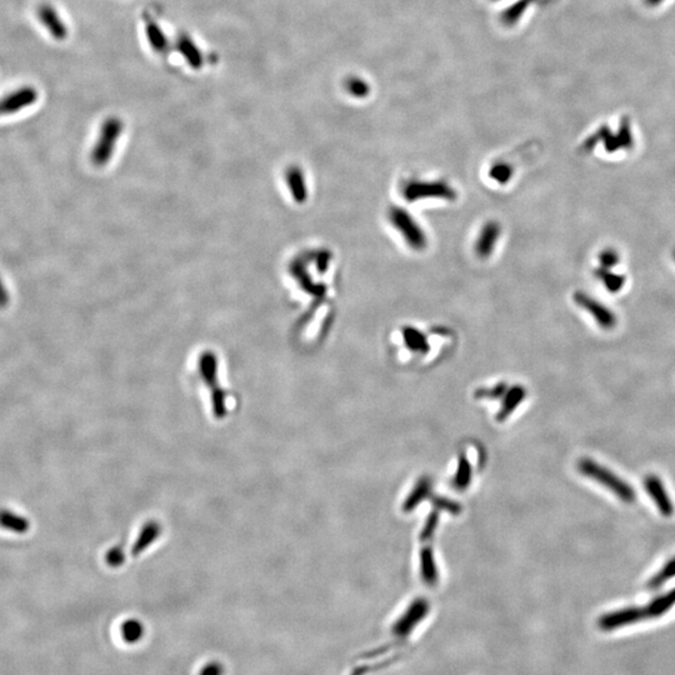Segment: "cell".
Segmentation results:
<instances>
[{
	"label": "cell",
	"mask_w": 675,
	"mask_h": 675,
	"mask_svg": "<svg viewBox=\"0 0 675 675\" xmlns=\"http://www.w3.org/2000/svg\"><path fill=\"white\" fill-rule=\"evenodd\" d=\"M9 300H10V296H9V291L6 289V284L3 283V280L0 278V308H4L8 304H9Z\"/></svg>",
	"instance_id": "cell-21"
},
{
	"label": "cell",
	"mask_w": 675,
	"mask_h": 675,
	"mask_svg": "<svg viewBox=\"0 0 675 675\" xmlns=\"http://www.w3.org/2000/svg\"><path fill=\"white\" fill-rule=\"evenodd\" d=\"M574 302L581 309H584L586 313L592 315L593 319L597 321L600 328L610 331L616 326V315L592 296L583 291H576L574 294Z\"/></svg>",
	"instance_id": "cell-4"
},
{
	"label": "cell",
	"mask_w": 675,
	"mask_h": 675,
	"mask_svg": "<svg viewBox=\"0 0 675 675\" xmlns=\"http://www.w3.org/2000/svg\"><path fill=\"white\" fill-rule=\"evenodd\" d=\"M500 229L497 224H486L480 231L475 250L480 256H488L493 253V248L497 244Z\"/></svg>",
	"instance_id": "cell-13"
},
{
	"label": "cell",
	"mask_w": 675,
	"mask_h": 675,
	"mask_svg": "<svg viewBox=\"0 0 675 675\" xmlns=\"http://www.w3.org/2000/svg\"><path fill=\"white\" fill-rule=\"evenodd\" d=\"M430 605L427 599H415L408 609L405 610L403 616L398 619L391 627V633L397 638H405L414 630L415 627L428 616Z\"/></svg>",
	"instance_id": "cell-3"
},
{
	"label": "cell",
	"mask_w": 675,
	"mask_h": 675,
	"mask_svg": "<svg viewBox=\"0 0 675 675\" xmlns=\"http://www.w3.org/2000/svg\"><path fill=\"white\" fill-rule=\"evenodd\" d=\"M675 576V557L672 558L669 562L664 565L663 568L658 572L657 574L653 575L651 581H648L646 586L649 589H657L659 586H663L664 583L669 581L672 578Z\"/></svg>",
	"instance_id": "cell-16"
},
{
	"label": "cell",
	"mask_w": 675,
	"mask_h": 675,
	"mask_svg": "<svg viewBox=\"0 0 675 675\" xmlns=\"http://www.w3.org/2000/svg\"><path fill=\"white\" fill-rule=\"evenodd\" d=\"M120 634H122V638L125 643L134 644V643H138L139 640L142 639L143 635H144V628H143L142 623L138 622L136 619H129V620L123 623V625L120 628Z\"/></svg>",
	"instance_id": "cell-15"
},
{
	"label": "cell",
	"mask_w": 675,
	"mask_h": 675,
	"mask_svg": "<svg viewBox=\"0 0 675 675\" xmlns=\"http://www.w3.org/2000/svg\"><path fill=\"white\" fill-rule=\"evenodd\" d=\"M673 258H674V261H675V249H674V252H673Z\"/></svg>",
	"instance_id": "cell-23"
},
{
	"label": "cell",
	"mask_w": 675,
	"mask_h": 675,
	"mask_svg": "<svg viewBox=\"0 0 675 675\" xmlns=\"http://www.w3.org/2000/svg\"><path fill=\"white\" fill-rule=\"evenodd\" d=\"M643 486L646 488L648 495L652 498L653 502L657 505L662 516H672L674 514V505L672 503L669 494L659 477L654 474L646 475L643 481Z\"/></svg>",
	"instance_id": "cell-6"
},
{
	"label": "cell",
	"mask_w": 675,
	"mask_h": 675,
	"mask_svg": "<svg viewBox=\"0 0 675 675\" xmlns=\"http://www.w3.org/2000/svg\"><path fill=\"white\" fill-rule=\"evenodd\" d=\"M175 50L178 52L184 61L194 71H201L205 64V57L202 49L188 33H179L174 43Z\"/></svg>",
	"instance_id": "cell-7"
},
{
	"label": "cell",
	"mask_w": 675,
	"mask_h": 675,
	"mask_svg": "<svg viewBox=\"0 0 675 675\" xmlns=\"http://www.w3.org/2000/svg\"><path fill=\"white\" fill-rule=\"evenodd\" d=\"M619 261H620V256L618 254L616 249L607 248L599 254L600 267L604 268V269H611V268L616 267L619 264Z\"/></svg>",
	"instance_id": "cell-17"
},
{
	"label": "cell",
	"mask_w": 675,
	"mask_h": 675,
	"mask_svg": "<svg viewBox=\"0 0 675 675\" xmlns=\"http://www.w3.org/2000/svg\"><path fill=\"white\" fill-rule=\"evenodd\" d=\"M391 225L394 229L399 231V234L405 239L409 247L414 249H423L427 244V235L419 225L416 224L410 215L403 209L394 208L389 214Z\"/></svg>",
	"instance_id": "cell-2"
},
{
	"label": "cell",
	"mask_w": 675,
	"mask_h": 675,
	"mask_svg": "<svg viewBox=\"0 0 675 675\" xmlns=\"http://www.w3.org/2000/svg\"><path fill=\"white\" fill-rule=\"evenodd\" d=\"M618 138H619V140L622 143V148L630 149L633 147V136H632V133H630L628 122H623L620 131L618 133Z\"/></svg>",
	"instance_id": "cell-18"
},
{
	"label": "cell",
	"mask_w": 675,
	"mask_h": 675,
	"mask_svg": "<svg viewBox=\"0 0 675 675\" xmlns=\"http://www.w3.org/2000/svg\"><path fill=\"white\" fill-rule=\"evenodd\" d=\"M675 604V589L670 590L667 594H663L660 597L652 600L646 607L640 608L641 620L659 618L663 616L667 611H669L670 608Z\"/></svg>",
	"instance_id": "cell-11"
},
{
	"label": "cell",
	"mask_w": 675,
	"mask_h": 675,
	"mask_svg": "<svg viewBox=\"0 0 675 675\" xmlns=\"http://www.w3.org/2000/svg\"><path fill=\"white\" fill-rule=\"evenodd\" d=\"M143 23L149 45L153 49V52L163 57L169 53L170 42L157 19L153 18L149 13H143Z\"/></svg>",
	"instance_id": "cell-8"
},
{
	"label": "cell",
	"mask_w": 675,
	"mask_h": 675,
	"mask_svg": "<svg viewBox=\"0 0 675 675\" xmlns=\"http://www.w3.org/2000/svg\"><path fill=\"white\" fill-rule=\"evenodd\" d=\"M0 528L15 534H25L30 528L28 518L10 509H0Z\"/></svg>",
	"instance_id": "cell-12"
},
{
	"label": "cell",
	"mask_w": 675,
	"mask_h": 675,
	"mask_svg": "<svg viewBox=\"0 0 675 675\" xmlns=\"http://www.w3.org/2000/svg\"><path fill=\"white\" fill-rule=\"evenodd\" d=\"M594 275L602 282V284L604 285L610 293H618L622 291L623 286L627 282V278L624 275L610 272V269H604L602 267L594 272Z\"/></svg>",
	"instance_id": "cell-14"
},
{
	"label": "cell",
	"mask_w": 675,
	"mask_h": 675,
	"mask_svg": "<svg viewBox=\"0 0 675 675\" xmlns=\"http://www.w3.org/2000/svg\"><path fill=\"white\" fill-rule=\"evenodd\" d=\"M38 99V92L31 87H24L12 92L0 99V117L19 112L24 108L30 107Z\"/></svg>",
	"instance_id": "cell-5"
},
{
	"label": "cell",
	"mask_w": 675,
	"mask_h": 675,
	"mask_svg": "<svg viewBox=\"0 0 675 675\" xmlns=\"http://www.w3.org/2000/svg\"><path fill=\"white\" fill-rule=\"evenodd\" d=\"M122 128H123V124H122L119 118H109L104 122V124L101 126L99 143H98V145L94 150L95 159H101L104 157V154H107L109 149L120 134Z\"/></svg>",
	"instance_id": "cell-10"
},
{
	"label": "cell",
	"mask_w": 675,
	"mask_h": 675,
	"mask_svg": "<svg viewBox=\"0 0 675 675\" xmlns=\"http://www.w3.org/2000/svg\"><path fill=\"white\" fill-rule=\"evenodd\" d=\"M224 674V668L222 664L218 663V662H212V663L207 664L205 667H203L202 670L199 675H223Z\"/></svg>",
	"instance_id": "cell-19"
},
{
	"label": "cell",
	"mask_w": 675,
	"mask_h": 675,
	"mask_svg": "<svg viewBox=\"0 0 675 675\" xmlns=\"http://www.w3.org/2000/svg\"><path fill=\"white\" fill-rule=\"evenodd\" d=\"M38 15H39V19H41L43 25L47 28L48 31L50 33V36H53L54 39H57L59 42L66 39L68 27L63 22V19L60 18L57 9H54L53 6H49V4H43L39 8Z\"/></svg>",
	"instance_id": "cell-9"
},
{
	"label": "cell",
	"mask_w": 675,
	"mask_h": 675,
	"mask_svg": "<svg viewBox=\"0 0 675 675\" xmlns=\"http://www.w3.org/2000/svg\"><path fill=\"white\" fill-rule=\"evenodd\" d=\"M398 646H400V643H391V644H388V646H383L379 649H374L372 652L367 653V654H363V658H367V659H370V658L379 657V655H383L386 652H389L393 648H397Z\"/></svg>",
	"instance_id": "cell-20"
},
{
	"label": "cell",
	"mask_w": 675,
	"mask_h": 675,
	"mask_svg": "<svg viewBox=\"0 0 675 675\" xmlns=\"http://www.w3.org/2000/svg\"><path fill=\"white\" fill-rule=\"evenodd\" d=\"M367 674H368L367 665H363V667H358V668H356V669L353 670V672H351V674L350 675H367Z\"/></svg>",
	"instance_id": "cell-22"
},
{
	"label": "cell",
	"mask_w": 675,
	"mask_h": 675,
	"mask_svg": "<svg viewBox=\"0 0 675 675\" xmlns=\"http://www.w3.org/2000/svg\"><path fill=\"white\" fill-rule=\"evenodd\" d=\"M578 469L584 477L590 478L600 486L608 488L610 492L616 494L623 503L633 504L637 499V493L625 480L613 473L610 469L605 468L599 463L594 462L590 458H581L578 463Z\"/></svg>",
	"instance_id": "cell-1"
}]
</instances>
